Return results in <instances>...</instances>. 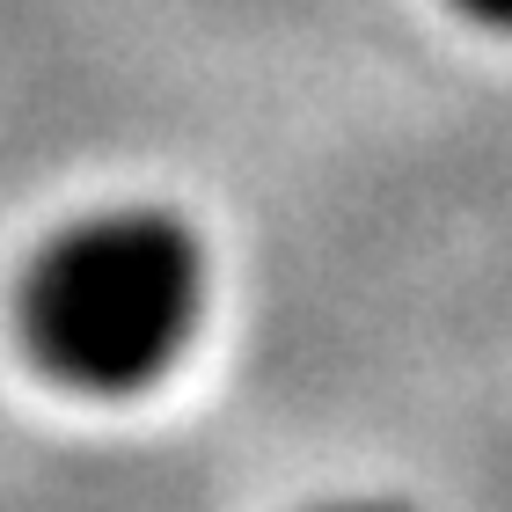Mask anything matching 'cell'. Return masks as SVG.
<instances>
[{
  "label": "cell",
  "mask_w": 512,
  "mask_h": 512,
  "mask_svg": "<svg viewBox=\"0 0 512 512\" xmlns=\"http://www.w3.org/2000/svg\"><path fill=\"white\" fill-rule=\"evenodd\" d=\"M205 249L176 213L110 205L59 227L22 278V337L44 374L88 395L161 381L198 337Z\"/></svg>",
  "instance_id": "cell-1"
},
{
  "label": "cell",
  "mask_w": 512,
  "mask_h": 512,
  "mask_svg": "<svg viewBox=\"0 0 512 512\" xmlns=\"http://www.w3.org/2000/svg\"><path fill=\"white\" fill-rule=\"evenodd\" d=\"M461 15H476V22H491V30H512V0H454Z\"/></svg>",
  "instance_id": "cell-2"
},
{
  "label": "cell",
  "mask_w": 512,
  "mask_h": 512,
  "mask_svg": "<svg viewBox=\"0 0 512 512\" xmlns=\"http://www.w3.org/2000/svg\"><path fill=\"white\" fill-rule=\"evenodd\" d=\"M315 512H403V505H388V498H337V505H315Z\"/></svg>",
  "instance_id": "cell-3"
}]
</instances>
